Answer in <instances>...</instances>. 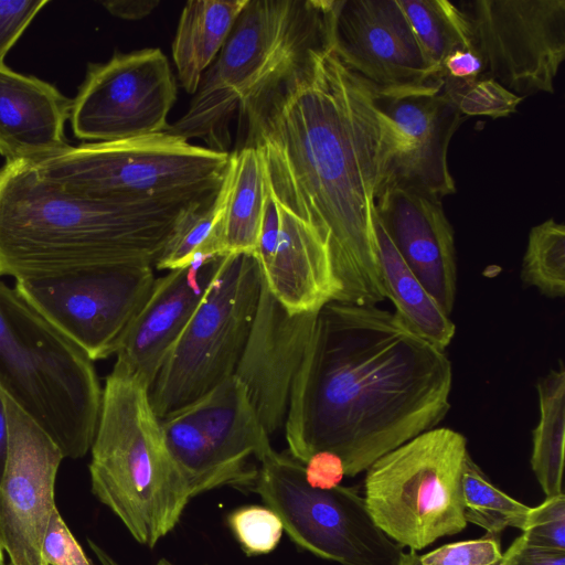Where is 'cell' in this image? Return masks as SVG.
<instances>
[{"label":"cell","mask_w":565,"mask_h":565,"mask_svg":"<svg viewBox=\"0 0 565 565\" xmlns=\"http://www.w3.org/2000/svg\"><path fill=\"white\" fill-rule=\"evenodd\" d=\"M159 3V0H107L100 2L111 15L124 20L143 19L148 17Z\"/></svg>","instance_id":"41"},{"label":"cell","mask_w":565,"mask_h":565,"mask_svg":"<svg viewBox=\"0 0 565 565\" xmlns=\"http://www.w3.org/2000/svg\"><path fill=\"white\" fill-rule=\"evenodd\" d=\"M248 0H190L182 9L172 56L182 88L194 95Z\"/></svg>","instance_id":"24"},{"label":"cell","mask_w":565,"mask_h":565,"mask_svg":"<svg viewBox=\"0 0 565 565\" xmlns=\"http://www.w3.org/2000/svg\"><path fill=\"white\" fill-rule=\"evenodd\" d=\"M49 0H0V64Z\"/></svg>","instance_id":"37"},{"label":"cell","mask_w":565,"mask_h":565,"mask_svg":"<svg viewBox=\"0 0 565 565\" xmlns=\"http://www.w3.org/2000/svg\"><path fill=\"white\" fill-rule=\"evenodd\" d=\"M156 565H175L173 563H171L170 561H168L167 558H160Z\"/></svg>","instance_id":"44"},{"label":"cell","mask_w":565,"mask_h":565,"mask_svg":"<svg viewBox=\"0 0 565 565\" xmlns=\"http://www.w3.org/2000/svg\"><path fill=\"white\" fill-rule=\"evenodd\" d=\"M377 96L341 62L330 33L238 109L243 146L260 153L271 195L327 244L339 301L356 305L385 300L375 203L396 131Z\"/></svg>","instance_id":"1"},{"label":"cell","mask_w":565,"mask_h":565,"mask_svg":"<svg viewBox=\"0 0 565 565\" xmlns=\"http://www.w3.org/2000/svg\"><path fill=\"white\" fill-rule=\"evenodd\" d=\"M42 562L43 565H93L57 509L42 543Z\"/></svg>","instance_id":"36"},{"label":"cell","mask_w":565,"mask_h":565,"mask_svg":"<svg viewBox=\"0 0 565 565\" xmlns=\"http://www.w3.org/2000/svg\"><path fill=\"white\" fill-rule=\"evenodd\" d=\"M458 4L487 77L523 98L554 93L565 58V0H473Z\"/></svg>","instance_id":"12"},{"label":"cell","mask_w":565,"mask_h":565,"mask_svg":"<svg viewBox=\"0 0 565 565\" xmlns=\"http://www.w3.org/2000/svg\"><path fill=\"white\" fill-rule=\"evenodd\" d=\"M307 482L317 489L328 490L340 486L345 477L341 458L331 451H318L305 463Z\"/></svg>","instance_id":"39"},{"label":"cell","mask_w":565,"mask_h":565,"mask_svg":"<svg viewBox=\"0 0 565 565\" xmlns=\"http://www.w3.org/2000/svg\"><path fill=\"white\" fill-rule=\"evenodd\" d=\"M468 454L462 434L436 427L380 457L364 479L363 497L374 523L414 552L462 532L461 477Z\"/></svg>","instance_id":"8"},{"label":"cell","mask_w":565,"mask_h":565,"mask_svg":"<svg viewBox=\"0 0 565 565\" xmlns=\"http://www.w3.org/2000/svg\"><path fill=\"white\" fill-rule=\"evenodd\" d=\"M90 451L92 492L135 541L154 547L192 498L167 447L149 387L116 367L103 388Z\"/></svg>","instance_id":"4"},{"label":"cell","mask_w":565,"mask_h":565,"mask_svg":"<svg viewBox=\"0 0 565 565\" xmlns=\"http://www.w3.org/2000/svg\"><path fill=\"white\" fill-rule=\"evenodd\" d=\"M452 366L441 351L377 305L330 301L316 311L294 380L285 435L305 463L338 455L354 478L436 428L450 411Z\"/></svg>","instance_id":"2"},{"label":"cell","mask_w":565,"mask_h":565,"mask_svg":"<svg viewBox=\"0 0 565 565\" xmlns=\"http://www.w3.org/2000/svg\"><path fill=\"white\" fill-rule=\"evenodd\" d=\"M223 257L200 254L189 266L156 278L147 301L116 352L114 367L140 380L150 390Z\"/></svg>","instance_id":"19"},{"label":"cell","mask_w":565,"mask_h":565,"mask_svg":"<svg viewBox=\"0 0 565 565\" xmlns=\"http://www.w3.org/2000/svg\"><path fill=\"white\" fill-rule=\"evenodd\" d=\"M177 99V82L158 47L116 52L90 63L72 99L70 121L75 137L111 142L161 134Z\"/></svg>","instance_id":"13"},{"label":"cell","mask_w":565,"mask_h":565,"mask_svg":"<svg viewBox=\"0 0 565 565\" xmlns=\"http://www.w3.org/2000/svg\"><path fill=\"white\" fill-rule=\"evenodd\" d=\"M8 452V424L4 407L0 398V481L4 470Z\"/></svg>","instance_id":"42"},{"label":"cell","mask_w":565,"mask_h":565,"mask_svg":"<svg viewBox=\"0 0 565 565\" xmlns=\"http://www.w3.org/2000/svg\"><path fill=\"white\" fill-rule=\"evenodd\" d=\"M185 407L235 487H253L257 469L248 460H259L273 447L239 380L232 375Z\"/></svg>","instance_id":"22"},{"label":"cell","mask_w":565,"mask_h":565,"mask_svg":"<svg viewBox=\"0 0 565 565\" xmlns=\"http://www.w3.org/2000/svg\"><path fill=\"white\" fill-rule=\"evenodd\" d=\"M375 215L403 260L450 316L457 292V258L454 228L441 200L388 186L376 199Z\"/></svg>","instance_id":"18"},{"label":"cell","mask_w":565,"mask_h":565,"mask_svg":"<svg viewBox=\"0 0 565 565\" xmlns=\"http://www.w3.org/2000/svg\"><path fill=\"white\" fill-rule=\"evenodd\" d=\"M154 281L152 265H111L18 279L14 289L94 362L116 354Z\"/></svg>","instance_id":"11"},{"label":"cell","mask_w":565,"mask_h":565,"mask_svg":"<svg viewBox=\"0 0 565 565\" xmlns=\"http://www.w3.org/2000/svg\"><path fill=\"white\" fill-rule=\"evenodd\" d=\"M8 452L0 481V546L10 565H43L42 543L55 505L63 454L0 385Z\"/></svg>","instance_id":"15"},{"label":"cell","mask_w":565,"mask_h":565,"mask_svg":"<svg viewBox=\"0 0 565 565\" xmlns=\"http://www.w3.org/2000/svg\"><path fill=\"white\" fill-rule=\"evenodd\" d=\"M521 280L548 298L565 295V226L554 218L533 226L522 258Z\"/></svg>","instance_id":"31"},{"label":"cell","mask_w":565,"mask_h":565,"mask_svg":"<svg viewBox=\"0 0 565 565\" xmlns=\"http://www.w3.org/2000/svg\"><path fill=\"white\" fill-rule=\"evenodd\" d=\"M227 520L235 539L247 555L273 552L284 532L279 516L266 505L238 508L230 513Z\"/></svg>","instance_id":"33"},{"label":"cell","mask_w":565,"mask_h":565,"mask_svg":"<svg viewBox=\"0 0 565 565\" xmlns=\"http://www.w3.org/2000/svg\"><path fill=\"white\" fill-rule=\"evenodd\" d=\"M263 287L248 254L223 257L205 295L164 360L150 390L160 419L195 402L234 375Z\"/></svg>","instance_id":"9"},{"label":"cell","mask_w":565,"mask_h":565,"mask_svg":"<svg viewBox=\"0 0 565 565\" xmlns=\"http://www.w3.org/2000/svg\"><path fill=\"white\" fill-rule=\"evenodd\" d=\"M167 447L184 478L191 498L235 481L206 444L188 407L161 419Z\"/></svg>","instance_id":"27"},{"label":"cell","mask_w":565,"mask_h":565,"mask_svg":"<svg viewBox=\"0 0 565 565\" xmlns=\"http://www.w3.org/2000/svg\"><path fill=\"white\" fill-rule=\"evenodd\" d=\"M440 90L465 116L507 117L515 113L523 100V97L487 76L469 83L445 85Z\"/></svg>","instance_id":"32"},{"label":"cell","mask_w":565,"mask_h":565,"mask_svg":"<svg viewBox=\"0 0 565 565\" xmlns=\"http://www.w3.org/2000/svg\"><path fill=\"white\" fill-rule=\"evenodd\" d=\"M253 490L300 548L340 565H398L403 547L372 520L359 488L311 487L303 463L270 448Z\"/></svg>","instance_id":"10"},{"label":"cell","mask_w":565,"mask_h":565,"mask_svg":"<svg viewBox=\"0 0 565 565\" xmlns=\"http://www.w3.org/2000/svg\"><path fill=\"white\" fill-rule=\"evenodd\" d=\"M0 385L64 458L90 450L103 395L94 362L2 280Z\"/></svg>","instance_id":"5"},{"label":"cell","mask_w":565,"mask_h":565,"mask_svg":"<svg viewBox=\"0 0 565 565\" xmlns=\"http://www.w3.org/2000/svg\"><path fill=\"white\" fill-rule=\"evenodd\" d=\"M189 204L119 203L65 190L31 161L0 168V277L152 265Z\"/></svg>","instance_id":"3"},{"label":"cell","mask_w":565,"mask_h":565,"mask_svg":"<svg viewBox=\"0 0 565 565\" xmlns=\"http://www.w3.org/2000/svg\"><path fill=\"white\" fill-rule=\"evenodd\" d=\"M522 532L530 544L565 551V494L546 497L531 508Z\"/></svg>","instance_id":"34"},{"label":"cell","mask_w":565,"mask_h":565,"mask_svg":"<svg viewBox=\"0 0 565 565\" xmlns=\"http://www.w3.org/2000/svg\"><path fill=\"white\" fill-rule=\"evenodd\" d=\"M0 565H6L4 563V552L0 546Z\"/></svg>","instance_id":"45"},{"label":"cell","mask_w":565,"mask_h":565,"mask_svg":"<svg viewBox=\"0 0 565 565\" xmlns=\"http://www.w3.org/2000/svg\"><path fill=\"white\" fill-rule=\"evenodd\" d=\"M231 152L161 132L111 142H85L33 162L41 177L67 191L119 202L191 204L221 189Z\"/></svg>","instance_id":"7"},{"label":"cell","mask_w":565,"mask_h":565,"mask_svg":"<svg viewBox=\"0 0 565 565\" xmlns=\"http://www.w3.org/2000/svg\"><path fill=\"white\" fill-rule=\"evenodd\" d=\"M227 189L226 172L224 182L214 196L191 203L181 211L153 264L154 268L168 271L184 268L200 254L223 256L216 242V226L224 210Z\"/></svg>","instance_id":"28"},{"label":"cell","mask_w":565,"mask_h":565,"mask_svg":"<svg viewBox=\"0 0 565 565\" xmlns=\"http://www.w3.org/2000/svg\"><path fill=\"white\" fill-rule=\"evenodd\" d=\"M331 36L341 62L379 95L441 89L397 0H333Z\"/></svg>","instance_id":"14"},{"label":"cell","mask_w":565,"mask_h":565,"mask_svg":"<svg viewBox=\"0 0 565 565\" xmlns=\"http://www.w3.org/2000/svg\"><path fill=\"white\" fill-rule=\"evenodd\" d=\"M279 212L275 252L262 270L266 287L291 315L313 312L339 301L342 287L327 244L280 205Z\"/></svg>","instance_id":"21"},{"label":"cell","mask_w":565,"mask_h":565,"mask_svg":"<svg viewBox=\"0 0 565 565\" xmlns=\"http://www.w3.org/2000/svg\"><path fill=\"white\" fill-rule=\"evenodd\" d=\"M332 6L333 0H248L186 111L166 132L228 152L234 114L268 78L330 32Z\"/></svg>","instance_id":"6"},{"label":"cell","mask_w":565,"mask_h":565,"mask_svg":"<svg viewBox=\"0 0 565 565\" xmlns=\"http://www.w3.org/2000/svg\"><path fill=\"white\" fill-rule=\"evenodd\" d=\"M315 315L316 311L289 313L263 279L256 315L234 375L244 385L269 436L285 423L291 386L309 342Z\"/></svg>","instance_id":"17"},{"label":"cell","mask_w":565,"mask_h":565,"mask_svg":"<svg viewBox=\"0 0 565 565\" xmlns=\"http://www.w3.org/2000/svg\"><path fill=\"white\" fill-rule=\"evenodd\" d=\"M439 76L445 85L473 82L486 76L484 64L473 47L449 54L440 64Z\"/></svg>","instance_id":"38"},{"label":"cell","mask_w":565,"mask_h":565,"mask_svg":"<svg viewBox=\"0 0 565 565\" xmlns=\"http://www.w3.org/2000/svg\"><path fill=\"white\" fill-rule=\"evenodd\" d=\"M374 227L381 282L393 313L413 333L445 351L455 337V323L403 260L376 215Z\"/></svg>","instance_id":"23"},{"label":"cell","mask_w":565,"mask_h":565,"mask_svg":"<svg viewBox=\"0 0 565 565\" xmlns=\"http://www.w3.org/2000/svg\"><path fill=\"white\" fill-rule=\"evenodd\" d=\"M6 565H10V564H6Z\"/></svg>","instance_id":"46"},{"label":"cell","mask_w":565,"mask_h":565,"mask_svg":"<svg viewBox=\"0 0 565 565\" xmlns=\"http://www.w3.org/2000/svg\"><path fill=\"white\" fill-rule=\"evenodd\" d=\"M397 2L425 56L438 74L440 64L449 54L472 47L468 21L458 3L447 0H397Z\"/></svg>","instance_id":"29"},{"label":"cell","mask_w":565,"mask_h":565,"mask_svg":"<svg viewBox=\"0 0 565 565\" xmlns=\"http://www.w3.org/2000/svg\"><path fill=\"white\" fill-rule=\"evenodd\" d=\"M71 106L54 85L0 64V154L36 162L67 148Z\"/></svg>","instance_id":"20"},{"label":"cell","mask_w":565,"mask_h":565,"mask_svg":"<svg viewBox=\"0 0 565 565\" xmlns=\"http://www.w3.org/2000/svg\"><path fill=\"white\" fill-rule=\"evenodd\" d=\"M501 558V544L494 536L449 543L419 555L423 565H493Z\"/></svg>","instance_id":"35"},{"label":"cell","mask_w":565,"mask_h":565,"mask_svg":"<svg viewBox=\"0 0 565 565\" xmlns=\"http://www.w3.org/2000/svg\"><path fill=\"white\" fill-rule=\"evenodd\" d=\"M397 137L380 192L398 186L438 199L456 192L448 166L450 140L465 117L441 90L377 96ZM379 192V194H380Z\"/></svg>","instance_id":"16"},{"label":"cell","mask_w":565,"mask_h":565,"mask_svg":"<svg viewBox=\"0 0 565 565\" xmlns=\"http://www.w3.org/2000/svg\"><path fill=\"white\" fill-rule=\"evenodd\" d=\"M539 420L532 431L531 467L546 497L563 491L565 438V366L539 379Z\"/></svg>","instance_id":"26"},{"label":"cell","mask_w":565,"mask_h":565,"mask_svg":"<svg viewBox=\"0 0 565 565\" xmlns=\"http://www.w3.org/2000/svg\"><path fill=\"white\" fill-rule=\"evenodd\" d=\"M461 490L467 523L484 529L490 535L510 526L523 530L531 508L495 487L470 454L463 463Z\"/></svg>","instance_id":"30"},{"label":"cell","mask_w":565,"mask_h":565,"mask_svg":"<svg viewBox=\"0 0 565 565\" xmlns=\"http://www.w3.org/2000/svg\"><path fill=\"white\" fill-rule=\"evenodd\" d=\"M500 565H565V551L530 544L521 534L502 553Z\"/></svg>","instance_id":"40"},{"label":"cell","mask_w":565,"mask_h":565,"mask_svg":"<svg viewBox=\"0 0 565 565\" xmlns=\"http://www.w3.org/2000/svg\"><path fill=\"white\" fill-rule=\"evenodd\" d=\"M228 189L224 210L216 226V242L223 256H254L260 233L266 181L260 153L242 146L231 152Z\"/></svg>","instance_id":"25"},{"label":"cell","mask_w":565,"mask_h":565,"mask_svg":"<svg viewBox=\"0 0 565 565\" xmlns=\"http://www.w3.org/2000/svg\"><path fill=\"white\" fill-rule=\"evenodd\" d=\"M398 565H423V564L419 562V555L414 551H409L408 553L403 552L401 554ZM493 565H500V563L493 564Z\"/></svg>","instance_id":"43"}]
</instances>
